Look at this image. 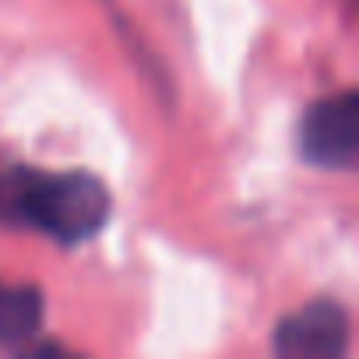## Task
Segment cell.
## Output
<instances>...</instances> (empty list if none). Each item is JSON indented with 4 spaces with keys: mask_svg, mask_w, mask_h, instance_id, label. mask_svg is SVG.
Listing matches in <instances>:
<instances>
[{
    "mask_svg": "<svg viewBox=\"0 0 359 359\" xmlns=\"http://www.w3.org/2000/svg\"><path fill=\"white\" fill-rule=\"evenodd\" d=\"M113 215L109 187L85 169H0V222L36 229L64 247H78L106 229Z\"/></svg>",
    "mask_w": 359,
    "mask_h": 359,
    "instance_id": "6da1fadb",
    "label": "cell"
},
{
    "mask_svg": "<svg viewBox=\"0 0 359 359\" xmlns=\"http://www.w3.org/2000/svg\"><path fill=\"white\" fill-rule=\"evenodd\" d=\"M296 155L313 169H355L359 158V95L352 88L313 102L296 123Z\"/></svg>",
    "mask_w": 359,
    "mask_h": 359,
    "instance_id": "7a4b0ae2",
    "label": "cell"
},
{
    "mask_svg": "<svg viewBox=\"0 0 359 359\" xmlns=\"http://www.w3.org/2000/svg\"><path fill=\"white\" fill-rule=\"evenodd\" d=\"M348 348V313L334 299H313L285 313L271 331V352L282 359H341Z\"/></svg>",
    "mask_w": 359,
    "mask_h": 359,
    "instance_id": "3957f363",
    "label": "cell"
},
{
    "mask_svg": "<svg viewBox=\"0 0 359 359\" xmlns=\"http://www.w3.org/2000/svg\"><path fill=\"white\" fill-rule=\"evenodd\" d=\"M43 292L36 285H4L0 282V345L22 348L43 327Z\"/></svg>",
    "mask_w": 359,
    "mask_h": 359,
    "instance_id": "277c9868",
    "label": "cell"
}]
</instances>
